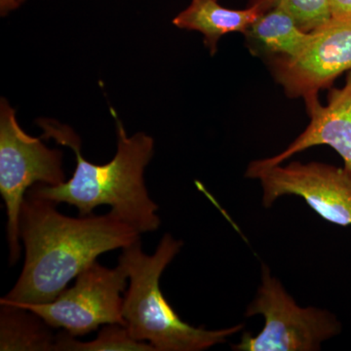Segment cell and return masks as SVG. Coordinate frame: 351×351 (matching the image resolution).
<instances>
[{"instance_id": "obj_1", "label": "cell", "mask_w": 351, "mask_h": 351, "mask_svg": "<svg viewBox=\"0 0 351 351\" xmlns=\"http://www.w3.org/2000/svg\"><path fill=\"white\" fill-rule=\"evenodd\" d=\"M54 202L27 195L20 215L25 263L12 290L0 301L46 304L107 252L124 249L141 233L112 212L71 218Z\"/></svg>"}, {"instance_id": "obj_2", "label": "cell", "mask_w": 351, "mask_h": 351, "mask_svg": "<svg viewBox=\"0 0 351 351\" xmlns=\"http://www.w3.org/2000/svg\"><path fill=\"white\" fill-rule=\"evenodd\" d=\"M119 144L110 163L96 165L83 157L82 142L73 129L55 120L39 119L43 138H54L71 147L76 156V167L69 181L58 186L34 184L27 195L66 203L77 208L80 217L93 215L95 208L108 205L110 212L142 233L156 232L161 225L158 205L149 197L145 184V167L154 156V138L147 134L127 136L123 124L113 108Z\"/></svg>"}, {"instance_id": "obj_3", "label": "cell", "mask_w": 351, "mask_h": 351, "mask_svg": "<svg viewBox=\"0 0 351 351\" xmlns=\"http://www.w3.org/2000/svg\"><path fill=\"white\" fill-rule=\"evenodd\" d=\"M184 246L170 233L163 235L152 255L144 253L141 240L122 249L120 265L128 274L129 288L123 297L122 316L125 327L137 341L149 343L156 351H202L226 343L244 325L205 330L184 322L160 289L164 270Z\"/></svg>"}, {"instance_id": "obj_4", "label": "cell", "mask_w": 351, "mask_h": 351, "mask_svg": "<svg viewBox=\"0 0 351 351\" xmlns=\"http://www.w3.org/2000/svg\"><path fill=\"white\" fill-rule=\"evenodd\" d=\"M257 315L265 319L262 331L256 336L244 332L232 350L317 351L343 331L337 316L327 309L298 306L265 263L257 294L245 311L246 317Z\"/></svg>"}, {"instance_id": "obj_5", "label": "cell", "mask_w": 351, "mask_h": 351, "mask_svg": "<svg viewBox=\"0 0 351 351\" xmlns=\"http://www.w3.org/2000/svg\"><path fill=\"white\" fill-rule=\"evenodd\" d=\"M63 154L48 149L40 138L22 130L15 110L5 99L0 101V195L7 211L9 262L21 255L20 215L27 189L36 184L58 186L64 181Z\"/></svg>"}, {"instance_id": "obj_6", "label": "cell", "mask_w": 351, "mask_h": 351, "mask_svg": "<svg viewBox=\"0 0 351 351\" xmlns=\"http://www.w3.org/2000/svg\"><path fill=\"white\" fill-rule=\"evenodd\" d=\"M128 274L123 265L108 269L95 262L76 277L73 287L46 304L9 302L38 314L52 328H63L71 336H84L101 325L125 326L122 316Z\"/></svg>"}, {"instance_id": "obj_7", "label": "cell", "mask_w": 351, "mask_h": 351, "mask_svg": "<svg viewBox=\"0 0 351 351\" xmlns=\"http://www.w3.org/2000/svg\"><path fill=\"white\" fill-rule=\"evenodd\" d=\"M245 177L260 182L265 208L282 196H299L325 221L351 226V170L345 166L292 161L285 166L247 168Z\"/></svg>"}, {"instance_id": "obj_8", "label": "cell", "mask_w": 351, "mask_h": 351, "mask_svg": "<svg viewBox=\"0 0 351 351\" xmlns=\"http://www.w3.org/2000/svg\"><path fill=\"white\" fill-rule=\"evenodd\" d=\"M270 71L289 98L306 100L351 71V17L334 18L313 32L295 58H271Z\"/></svg>"}, {"instance_id": "obj_9", "label": "cell", "mask_w": 351, "mask_h": 351, "mask_svg": "<svg viewBox=\"0 0 351 351\" xmlns=\"http://www.w3.org/2000/svg\"><path fill=\"white\" fill-rule=\"evenodd\" d=\"M304 101L309 117L306 128L280 154L252 161L247 168L274 167L311 147L329 145L351 170V71L343 87L330 90L327 105L320 103L318 95Z\"/></svg>"}, {"instance_id": "obj_10", "label": "cell", "mask_w": 351, "mask_h": 351, "mask_svg": "<svg viewBox=\"0 0 351 351\" xmlns=\"http://www.w3.org/2000/svg\"><path fill=\"white\" fill-rule=\"evenodd\" d=\"M265 11L258 2H253L249 8L237 10L221 6L218 0H191L188 8L174 18L173 24L179 29L202 34L205 46L214 56L219 39L234 32L246 34Z\"/></svg>"}, {"instance_id": "obj_11", "label": "cell", "mask_w": 351, "mask_h": 351, "mask_svg": "<svg viewBox=\"0 0 351 351\" xmlns=\"http://www.w3.org/2000/svg\"><path fill=\"white\" fill-rule=\"evenodd\" d=\"M255 52L271 58H295L313 38V32H304L292 16L274 7L265 11L244 34Z\"/></svg>"}, {"instance_id": "obj_12", "label": "cell", "mask_w": 351, "mask_h": 351, "mask_svg": "<svg viewBox=\"0 0 351 351\" xmlns=\"http://www.w3.org/2000/svg\"><path fill=\"white\" fill-rule=\"evenodd\" d=\"M0 350L55 351L57 335L31 311L0 302Z\"/></svg>"}, {"instance_id": "obj_13", "label": "cell", "mask_w": 351, "mask_h": 351, "mask_svg": "<svg viewBox=\"0 0 351 351\" xmlns=\"http://www.w3.org/2000/svg\"><path fill=\"white\" fill-rule=\"evenodd\" d=\"M55 351H156L154 346L137 341L123 325L110 324L104 327L91 341H80L68 332L57 335Z\"/></svg>"}, {"instance_id": "obj_14", "label": "cell", "mask_w": 351, "mask_h": 351, "mask_svg": "<svg viewBox=\"0 0 351 351\" xmlns=\"http://www.w3.org/2000/svg\"><path fill=\"white\" fill-rule=\"evenodd\" d=\"M265 11L278 7L294 18L304 32H311L332 18L328 0H255Z\"/></svg>"}, {"instance_id": "obj_15", "label": "cell", "mask_w": 351, "mask_h": 351, "mask_svg": "<svg viewBox=\"0 0 351 351\" xmlns=\"http://www.w3.org/2000/svg\"><path fill=\"white\" fill-rule=\"evenodd\" d=\"M332 17H351V0H328Z\"/></svg>"}, {"instance_id": "obj_16", "label": "cell", "mask_w": 351, "mask_h": 351, "mask_svg": "<svg viewBox=\"0 0 351 351\" xmlns=\"http://www.w3.org/2000/svg\"><path fill=\"white\" fill-rule=\"evenodd\" d=\"M24 1L25 0H0V13H1V16H5L10 11L19 8Z\"/></svg>"}]
</instances>
